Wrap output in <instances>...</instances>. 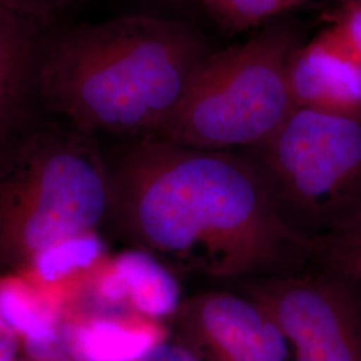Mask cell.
Listing matches in <instances>:
<instances>
[{
  "instance_id": "1",
  "label": "cell",
  "mask_w": 361,
  "mask_h": 361,
  "mask_svg": "<svg viewBox=\"0 0 361 361\" xmlns=\"http://www.w3.org/2000/svg\"><path fill=\"white\" fill-rule=\"evenodd\" d=\"M106 164L104 231L168 268L255 281L296 274L314 261L313 243L281 219L245 154L146 135L118 147Z\"/></svg>"
},
{
  "instance_id": "2",
  "label": "cell",
  "mask_w": 361,
  "mask_h": 361,
  "mask_svg": "<svg viewBox=\"0 0 361 361\" xmlns=\"http://www.w3.org/2000/svg\"><path fill=\"white\" fill-rule=\"evenodd\" d=\"M209 46L188 23L128 15L80 25L47 44L43 109L91 135H155L173 116Z\"/></svg>"
},
{
  "instance_id": "3",
  "label": "cell",
  "mask_w": 361,
  "mask_h": 361,
  "mask_svg": "<svg viewBox=\"0 0 361 361\" xmlns=\"http://www.w3.org/2000/svg\"><path fill=\"white\" fill-rule=\"evenodd\" d=\"M109 209L97 138L59 118L37 119L0 147V276L31 271L47 247L102 231Z\"/></svg>"
},
{
  "instance_id": "4",
  "label": "cell",
  "mask_w": 361,
  "mask_h": 361,
  "mask_svg": "<svg viewBox=\"0 0 361 361\" xmlns=\"http://www.w3.org/2000/svg\"><path fill=\"white\" fill-rule=\"evenodd\" d=\"M296 47L289 30L276 28L210 52L173 116L153 137L222 152L267 141L296 107L288 85V63Z\"/></svg>"
},
{
  "instance_id": "5",
  "label": "cell",
  "mask_w": 361,
  "mask_h": 361,
  "mask_svg": "<svg viewBox=\"0 0 361 361\" xmlns=\"http://www.w3.org/2000/svg\"><path fill=\"white\" fill-rule=\"evenodd\" d=\"M246 155L286 225L316 241L361 217V121L295 107Z\"/></svg>"
},
{
  "instance_id": "6",
  "label": "cell",
  "mask_w": 361,
  "mask_h": 361,
  "mask_svg": "<svg viewBox=\"0 0 361 361\" xmlns=\"http://www.w3.org/2000/svg\"><path fill=\"white\" fill-rule=\"evenodd\" d=\"M355 281L300 271L247 281L252 298L293 347V361H361V302Z\"/></svg>"
},
{
  "instance_id": "7",
  "label": "cell",
  "mask_w": 361,
  "mask_h": 361,
  "mask_svg": "<svg viewBox=\"0 0 361 361\" xmlns=\"http://www.w3.org/2000/svg\"><path fill=\"white\" fill-rule=\"evenodd\" d=\"M180 341L205 361H289L288 341L252 298L226 290L180 301Z\"/></svg>"
},
{
  "instance_id": "8",
  "label": "cell",
  "mask_w": 361,
  "mask_h": 361,
  "mask_svg": "<svg viewBox=\"0 0 361 361\" xmlns=\"http://www.w3.org/2000/svg\"><path fill=\"white\" fill-rule=\"evenodd\" d=\"M296 107L361 121V62L332 26L297 46L288 63Z\"/></svg>"
},
{
  "instance_id": "9",
  "label": "cell",
  "mask_w": 361,
  "mask_h": 361,
  "mask_svg": "<svg viewBox=\"0 0 361 361\" xmlns=\"http://www.w3.org/2000/svg\"><path fill=\"white\" fill-rule=\"evenodd\" d=\"M42 25L0 7V147L38 119Z\"/></svg>"
},
{
  "instance_id": "10",
  "label": "cell",
  "mask_w": 361,
  "mask_h": 361,
  "mask_svg": "<svg viewBox=\"0 0 361 361\" xmlns=\"http://www.w3.org/2000/svg\"><path fill=\"white\" fill-rule=\"evenodd\" d=\"M98 293L109 304L128 301L138 314L158 319L174 314L180 307V289L161 261L142 250L119 255L98 284Z\"/></svg>"
},
{
  "instance_id": "11",
  "label": "cell",
  "mask_w": 361,
  "mask_h": 361,
  "mask_svg": "<svg viewBox=\"0 0 361 361\" xmlns=\"http://www.w3.org/2000/svg\"><path fill=\"white\" fill-rule=\"evenodd\" d=\"M68 355L77 361H138L162 341L154 324L111 316H94L63 325Z\"/></svg>"
},
{
  "instance_id": "12",
  "label": "cell",
  "mask_w": 361,
  "mask_h": 361,
  "mask_svg": "<svg viewBox=\"0 0 361 361\" xmlns=\"http://www.w3.org/2000/svg\"><path fill=\"white\" fill-rule=\"evenodd\" d=\"M0 326L28 343L61 337L63 323L56 302L42 297L22 279L6 276L0 283Z\"/></svg>"
},
{
  "instance_id": "13",
  "label": "cell",
  "mask_w": 361,
  "mask_h": 361,
  "mask_svg": "<svg viewBox=\"0 0 361 361\" xmlns=\"http://www.w3.org/2000/svg\"><path fill=\"white\" fill-rule=\"evenodd\" d=\"M104 252V240L99 232L78 234L43 250L35 258L31 271L40 281L54 283L73 271L87 269Z\"/></svg>"
},
{
  "instance_id": "14",
  "label": "cell",
  "mask_w": 361,
  "mask_h": 361,
  "mask_svg": "<svg viewBox=\"0 0 361 361\" xmlns=\"http://www.w3.org/2000/svg\"><path fill=\"white\" fill-rule=\"evenodd\" d=\"M314 261L325 271L361 281V217L348 226L313 241Z\"/></svg>"
},
{
  "instance_id": "15",
  "label": "cell",
  "mask_w": 361,
  "mask_h": 361,
  "mask_svg": "<svg viewBox=\"0 0 361 361\" xmlns=\"http://www.w3.org/2000/svg\"><path fill=\"white\" fill-rule=\"evenodd\" d=\"M202 3L221 26L237 32L292 8L289 0H202Z\"/></svg>"
},
{
  "instance_id": "16",
  "label": "cell",
  "mask_w": 361,
  "mask_h": 361,
  "mask_svg": "<svg viewBox=\"0 0 361 361\" xmlns=\"http://www.w3.org/2000/svg\"><path fill=\"white\" fill-rule=\"evenodd\" d=\"M331 22L361 62V0H338Z\"/></svg>"
},
{
  "instance_id": "17",
  "label": "cell",
  "mask_w": 361,
  "mask_h": 361,
  "mask_svg": "<svg viewBox=\"0 0 361 361\" xmlns=\"http://www.w3.org/2000/svg\"><path fill=\"white\" fill-rule=\"evenodd\" d=\"M77 0H0V7L44 23L63 13Z\"/></svg>"
},
{
  "instance_id": "18",
  "label": "cell",
  "mask_w": 361,
  "mask_h": 361,
  "mask_svg": "<svg viewBox=\"0 0 361 361\" xmlns=\"http://www.w3.org/2000/svg\"><path fill=\"white\" fill-rule=\"evenodd\" d=\"M138 361H205L193 349L178 341H159Z\"/></svg>"
},
{
  "instance_id": "19",
  "label": "cell",
  "mask_w": 361,
  "mask_h": 361,
  "mask_svg": "<svg viewBox=\"0 0 361 361\" xmlns=\"http://www.w3.org/2000/svg\"><path fill=\"white\" fill-rule=\"evenodd\" d=\"M18 336L0 326V361H16V352L19 348Z\"/></svg>"
},
{
  "instance_id": "20",
  "label": "cell",
  "mask_w": 361,
  "mask_h": 361,
  "mask_svg": "<svg viewBox=\"0 0 361 361\" xmlns=\"http://www.w3.org/2000/svg\"><path fill=\"white\" fill-rule=\"evenodd\" d=\"M304 1H307V0H289V3H290V6H292V8H293V7H296L298 4H301V3H304Z\"/></svg>"
},
{
  "instance_id": "21",
  "label": "cell",
  "mask_w": 361,
  "mask_h": 361,
  "mask_svg": "<svg viewBox=\"0 0 361 361\" xmlns=\"http://www.w3.org/2000/svg\"><path fill=\"white\" fill-rule=\"evenodd\" d=\"M62 361H77V360H74V359H73V357H71V356H67V357H65V359H63V360Z\"/></svg>"
}]
</instances>
